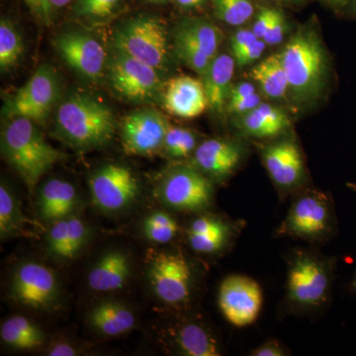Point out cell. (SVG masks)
Listing matches in <instances>:
<instances>
[{"mask_svg": "<svg viewBox=\"0 0 356 356\" xmlns=\"http://www.w3.org/2000/svg\"><path fill=\"white\" fill-rule=\"evenodd\" d=\"M163 106L168 113L180 118L200 116L209 107L203 81L191 76L170 79L163 93Z\"/></svg>", "mask_w": 356, "mask_h": 356, "instance_id": "cell-19", "label": "cell"}, {"mask_svg": "<svg viewBox=\"0 0 356 356\" xmlns=\"http://www.w3.org/2000/svg\"><path fill=\"white\" fill-rule=\"evenodd\" d=\"M0 337L4 343L16 350H33L44 341L43 332L23 316H13L2 323Z\"/></svg>", "mask_w": 356, "mask_h": 356, "instance_id": "cell-27", "label": "cell"}, {"mask_svg": "<svg viewBox=\"0 0 356 356\" xmlns=\"http://www.w3.org/2000/svg\"><path fill=\"white\" fill-rule=\"evenodd\" d=\"M198 147L197 136L188 129L170 126L163 149L173 159H185L194 154Z\"/></svg>", "mask_w": 356, "mask_h": 356, "instance_id": "cell-33", "label": "cell"}, {"mask_svg": "<svg viewBox=\"0 0 356 356\" xmlns=\"http://www.w3.org/2000/svg\"><path fill=\"white\" fill-rule=\"evenodd\" d=\"M261 104V97L257 93L248 96V97L243 98L238 102H229L227 105V108L231 114H238L242 116L243 114L248 113L254 108H257L259 105Z\"/></svg>", "mask_w": 356, "mask_h": 356, "instance_id": "cell-42", "label": "cell"}, {"mask_svg": "<svg viewBox=\"0 0 356 356\" xmlns=\"http://www.w3.org/2000/svg\"><path fill=\"white\" fill-rule=\"evenodd\" d=\"M74 0H49V3L54 8H63L69 6V4L74 3Z\"/></svg>", "mask_w": 356, "mask_h": 356, "instance_id": "cell-48", "label": "cell"}, {"mask_svg": "<svg viewBox=\"0 0 356 356\" xmlns=\"http://www.w3.org/2000/svg\"><path fill=\"white\" fill-rule=\"evenodd\" d=\"M11 294L24 306L44 309L58 298V280L55 273L38 262L27 261L16 268L11 280Z\"/></svg>", "mask_w": 356, "mask_h": 356, "instance_id": "cell-16", "label": "cell"}, {"mask_svg": "<svg viewBox=\"0 0 356 356\" xmlns=\"http://www.w3.org/2000/svg\"><path fill=\"white\" fill-rule=\"evenodd\" d=\"M131 264L122 252H109L102 255L88 273V286L93 291L110 292L120 289L127 282Z\"/></svg>", "mask_w": 356, "mask_h": 356, "instance_id": "cell-22", "label": "cell"}, {"mask_svg": "<svg viewBox=\"0 0 356 356\" xmlns=\"http://www.w3.org/2000/svg\"><path fill=\"white\" fill-rule=\"evenodd\" d=\"M245 154V146L236 140L209 139L196 147L192 165L213 182H222L235 173Z\"/></svg>", "mask_w": 356, "mask_h": 356, "instance_id": "cell-18", "label": "cell"}, {"mask_svg": "<svg viewBox=\"0 0 356 356\" xmlns=\"http://www.w3.org/2000/svg\"><path fill=\"white\" fill-rule=\"evenodd\" d=\"M76 204V188L65 180H49L40 191V212L47 221L69 217Z\"/></svg>", "mask_w": 356, "mask_h": 356, "instance_id": "cell-25", "label": "cell"}, {"mask_svg": "<svg viewBox=\"0 0 356 356\" xmlns=\"http://www.w3.org/2000/svg\"><path fill=\"white\" fill-rule=\"evenodd\" d=\"M159 196L170 209L199 214L212 207L214 182L193 165H178L163 177Z\"/></svg>", "mask_w": 356, "mask_h": 356, "instance_id": "cell-6", "label": "cell"}, {"mask_svg": "<svg viewBox=\"0 0 356 356\" xmlns=\"http://www.w3.org/2000/svg\"><path fill=\"white\" fill-rule=\"evenodd\" d=\"M58 91L55 70L49 65H42L7 103L6 113L8 118L23 117L43 124L57 102Z\"/></svg>", "mask_w": 356, "mask_h": 356, "instance_id": "cell-10", "label": "cell"}, {"mask_svg": "<svg viewBox=\"0 0 356 356\" xmlns=\"http://www.w3.org/2000/svg\"><path fill=\"white\" fill-rule=\"evenodd\" d=\"M250 356H287L291 355L289 348L278 339H269L248 353Z\"/></svg>", "mask_w": 356, "mask_h": 356, "instance_id": "cell-38", "label": "cell"}, {"mask_svg": "<svg viewBox=\"0 0 356 356\" xmlns=\"http://www.w3.org/2000/svg\"><path fill=\"white\" fill-rule=\"evenodd\" d=\"M277 11L278 9L270 8V7H264L259 10L252 29L257 38L261 40L264 38Z\"/></svg>", "mask_w": 356, "mask_h": 356, "instance_id": "cell-40", "label": "cell"}, {"mask_svg": "<svg viewBox=\"0 0 356 356\" xmlns=\"http://www.w3.org/2000/svg\"><path fill=\"white\" fill-rule=\"evenodd\" d=\"M24 1L35 13L41 14V15L48 16L53 9V7L49 3V0H24Z\"/></svg>", "mask_w": 356, "mask_h": 356, "instance_id": "cell-45", "label": "cell"}, {"mask_svg": "<svg viewBox=\"0 0 356 356\" xmlns=\"http://www.w3.org/2000/svg\"><path fill=\"white\" fill-rule=\"evenodd\" d=\"M63 60L81 76L90 79L102 76L106 53L98 40L79 31L63 33L55 40Z\"/></svg>", "mask_w": 356, "mask_h": 356, "instance_id": "cell-17", "label": "cell"}, {"mask_svg": "<svg viewBox=\"0 0 356 356\" xmlns=\"http://www.w3.org/2000/svg\"><path fill=\"white\" fill-rule=\"evenodd\" d=\"M261 161L281 201L310 186L301 149L293 138H280L262 147Z\"/></svg>", "mask_w": 356, "mask_h": 356, "instance_id": "cell-9", "label": "cell"}, {"mask_svg": "<svg viewBox=\"0 0 356 356\" xmlns=\"http://www.w3.org/2000/svg\"><path fill=\"white\" fill-rule=\"evenodd\" d=\"M24 53L22 37L13 21L2 17L0 21V67L10 70Z\"/></svg>", "mask_w": 356, "mask_h": 356, "instance_id": "cell-30", "label": "cell"}, {"mask_svg": "<svg viewBox=\"0 0 356 356\" xmlns=\"http://www.w3.org/2000/svg\"><path fill=\"white\" fill-rule=\"evenodd\" d=\"M245 226L243 220H232L208 211L199 213L187 227V243L196 254H222L233 247Z\"/></svg>", "mask_w": 356, "mask_h": 356, "instance_id": "cell-13", "label": "cell"}, {"mask_svg": "<svg viewBox=\"0 0 356 356\" xmlns=\"http://www.w3.org/2000/svg\"><path fill=\"white\" fill-rule=\"evenodd\" d=\"M91 197L106 212L125 209L139 194L137 178L127 166L110 163L97 170L89 180Z\"/></svg>", "mask_w": 356, "mask_h": 356, "instance_id": "cell-14", "label": "cell"}, {"mask_svg": "<svg viewBox=\"0 0 356 356\" xmlns=\"http://www.w3.org/2000/svg\"><path fill=\"white\" fill-rule=\"evenodd\" d=\"M337 232L336 207L331 193L310 185L291 196L286 216L274 236L302 241L315 247L330 242Z\"/></svg>", "mask_w": 356, "mask_h": 356, "instance_id": "cell-4", "label": "cell"}, {"mask_svg": "<svg viewBox=\"0 0 356 356\" xmlns=\"http://www.w3.org/2000/svg\"><path fill=\"white\" fill-rule=\"evenodd\" d=\"M124 0H74L72 11L79 17L93 21L108 19L120 9Z\"/></svg>", "mask_w": 356, "mask_h": 356, "instance_id": "cell-34", "label": "cell"}, {"mask_svg": "<svg viewBox=\"0 0 356 356\" xmlns=\"http://www.w3.org/2000/svg\"><path fill=\"white\" fill-rule=\"evenodd\" d=\"M170 124L165 115L154 109L131 112L121 125L122 146L126 154L147 156L163 146Z\"/></svg>", "mask_w": 356, "mask_h": 356, "instance_id": "cell-15", "label": "cell"}, {"mask_svg": "<svg viewBox=\"0 0 356 356\" xmlns=\"http://www.w3.org/2000/svg\"><path fill=\"white\" fill-rule=\"evenodd\" d=\"M175 50L180 60L187 67L203 76L212 63V58L208 57L197 46L180 35L175 34Z\"/></svg>", "mask_w": 356, "mask_h": 356, "instance_id": "cell-36", "label": "cell"}, {"mask_svg": "<svg viewBox=\"0 0 356 356\" xmlns=\"http://www.w3.org/2000/svg\"><path fill=\"white\" fill-rule=\"evenodd\" d=\"M177 34L197 46L212 60L218 56L222 44L221 30L214 23L202 18H192L178 26Z\"/></svg>", "mask_w": 356, "mask_h": 356, "instance_id": "cell-29", "label": "cell"}, {"mask_svg": "<svg viewBox=\"0 0 356 356\" xmlns=\"http://www.w3.org/2000/svg\"><path fill=\"white\" fill-rule=\"evenodd\" d=\"M218 19L231 26L247 23L254 13L252 0H212Z\"/></svg>", "mask_w": 356, "mask_h": 356, "instance_id": "cell-32", "label": "cell"}, {"mask_svg": "<svg viewBox=\"0 0 356 356\" xmlns=\"http://www.w3.org/2000/svg\"><path fill=\"white\" fill-rule=\"evenodd\" d=\"M255 88L254 84L250 83H241L233 86L229 92V102H235L238 100H242L243 98L248 97V96L254 95Z\"/></svg>", "mask_w": 356, "mask_h": 356, "instance_id": "cell-43", "label": "cell"}, {"mask_svg": "<svg viewBox=\"0 0 356 356\" xmlns=\"http://www.w3.org/2000/svg\"><path fill=\"white\" fill-rule=\"evenodd\" d=\"M250 76L259 83L264 95L273 99L284 97L289 89L286 72L280 54L270 56L255 65L250 72Z\"/></svg>", "mask_w": 356, "mask_h": 356, "instance_id": "cell-28", "label": "cell"}, {"mask_svg": "<svg viewBox=\"0 0 356 356\" xmlns=\"http://www.w3.org/2000/svg\"><path fill=\"white\" fill-rule=\"evenodd\" d=\"M20 211L17 201L6 185L0 186V234L1 238L13 235L19 228Z\"/></svg>", "mask_w": 356, "mask_h": 356, "instance_id": "cell-35", "label": "cell"}, {"mask_svg": "<svg viewBox=\"0 0 356 356\" xmlns=\"http://www.w3.org/2000/svg\"><path fill=\"white\" fill-rule=\"evenodd\" d=\"M289 88L300 100L317 97L329 79V58L314 26L304 25L280 54Z\"/></svg>", "mask_w": 356, "mask_h": 356, "instance_id": "cell-3", "label": "cell"}, {"mask_svg": "<svg viewBox=\"0 0 356 356\" xmlns=\"http://www.w3.org/2000/svg\"><path fill=\"white\" fill-rule=\"evenodd\" d=\"M48 355L51 356H74L76 355V350L72 344L67 343H58L51 346L48 351Z\"/></svg>", "mask_w": 356, "mask_h": 356, "instance_id": "cell-44", "label": "cell"}, {"mask_svg": "<svg viewBox=\"0 0 356 356\" xmlns=\"http://www.w3.org/2000/svg\"><path fill=\"white\" fill-rule=\"evenodd\" d=\"M343 13H346V15L350 16L351 18L356 19V0H353V2L348 6V8L343 11Z\"/></svg>", "mask_w": 356, "mask_h": 356, "instance_id": "cell-49", "label": "cell"}, {"mask_svg": "<svg viewBox=\"0 0 356 356\" xmlns=\"http://www.w3.org/2000/svg\"><path fill=\"white\" fill-rule=\"evenodd\" d=\"M56 127L70 146L86 151L108 144L115 132V118L105 103L89 95H74L58 106Z\"/></svg>", "mask_w": 356, "mask_h": 356, "instance_id": "cell-5", "label": "cell"}, {"mask_svg": "<svg viewBox=\"0 0 356 356\" xmlns=\"http://www.w3.org/2000/svg\"><path fill=\"white\" fill-rule=\"evenodd\" d=\"M114 47L156 70L168 60L165 25L156 16L139 15L126 21L114 35Z\"/></svg>", "mask_w": 356, "mask_h": 356, "instance_id": "cell-7", "label": "cell"}, {"mask_svg": "<svg viewBox=\"0 0 356 356\" xmlns=\"http://www.w3.org/2000/svg\"><path fill=\"white\" fill-rule=\"evenodd\" d=\"M88 229L83 220L67 217L54 222L48 233L49 250L60 259H74L83 247Z\"/></svg>", "mask_w": 356, "mask_h": 356, "instance_id": "cell-24", "label": "cell"}, {"mask_svg": "<svg viewBox=\"0 0 356 356\" xmlns=\"http://www.w3.org/2000/svg\"><path fill=\"white\" fill-rule=\"evenodd\" d=\"M346 186H348V188L351 189V191L356 192L355 182H348V184H346Z\"/></svg>", "mask_w": 356, "mask_h": 356, "instance_id": "cell-51", "label": "cell"}, {"mask_svg": "<svg viewBox=\"0 0 356 356\" xmlns=\"http://www.w3.org/2000/svg\"><path fill=\"white\" fill-rule=\"evenodd\" d=\"M284 294L278 307V318L314 316L332 301L337 259L323 254L317 248L298 247L286 257Z\"/></svg>", "mask_w": 356, "mask_h": 356, "instance_id": "cell-1", "label": "cell"}, {"mask_svg": "<svg viewBox=\"0 0 356 356\" xmlns=\"http://www.w3.org/2000/svg\"><path fill=\"white\" fill-rule=\"evenodd\" d=\"M266 44L264 40L257 39L248 49H245L240 55L234 57L235 58L236 65L238 67H245V65L252 64L255 60H259L266 50Z\"/></svg>", "mask_w": 356, "mask_h": 356, "instance_id": "cell-39", "label": "cell"}, {"mask_svg": "<svg viewBox=\"0 0 356 356\" xmlns=\"http://www.w3.org/2000/svg\"><path fill=\"white\" fill-rule=\"evenodd\" d=\"M350 290L353 294H356V271L353 275V280L350 281Z\"/></svg>", "mask_w": 356, "mask_h": 356, "instance_id": "cell-50", "label": "cell"}, {"mask_svg": "<svg viewBox=\"0 0 356 356\" xmlns=\"http://www.w3.org/2000/svg\"><path fill=\"white\" fill-rule=\"evenodd\" d=\"M264 293L250 276L232 274L220 284L218 305L227 322L236 327L254 324L261 315Z\"/></svg>", "mask_w": 356, "mask_h": 356, "instance_id": "cell-11", "label": "cell"}, {"mask_svg": "<svg viewBox=\"0 0 356 356\" xmlns=\"http://www.w3.org/2000/svg\"><path fill=\"white\" fill-rule=\"evenodd\" d=\"M252 30L240 29L233 35L231 40L232 51H233V57L240 55L245 49H248L254 42L257 41Z\"/></svg>", "mask_w": 356, "mask_h": 356, "instance_id": "cell-41", "label": "cell"}, {"mask_svg": "<svg viewBox=\"0 0 356 356\" xmlns=\"http://www.w3.org/2000/svg\"><path fill=\"white\" fill-rule=\"evenodd\" d=\"M149 281L156 297L166 305L186 308L193 297L195 269L181 252H163L152 262Z\"/></svg>", "mask_w": 356, "mask_h": 356, "instance_id": "cell-8", "label": "cell"}, {"mask_svg": "<svg viewBox=\"0 0 356 356\" xmlns=\"http://www.w3.org/2000/svg\"><path fill=\"white\" fill-rule=\"evenodd\" d=\"M238 127L248 137L273 140L282 137L290 128V119L282 110L261 103L257 108L241 116Z\"/></svg>", "mask_w": 356, "mask_h": 356, "instance_id": "cell-21", "label": "cell"}, {"mask_svg": "<svg viewBox=\"0 0 356 356\" xmlns=\"http://www.w3.org/2000/svg\"><path fill=\"white\" fill-rule=\"evenodd\" d=\"M170 339L173 348L181 355H221L217 337L207 325L195 318H184L173 325Z\"/></svg>", "mask_w": 356, "mask_h": 356, "instance_id": "cell-20", "label": "cell"}, {"mask_svg": "<svg viewBox=\"0 0 356 356\" xmlns=\"http://www.w3.org/2000/svg\"><path fill=\"white\" fill-rule=\"evenodd\" d=\"M109 60V81L114 90L131 102H147L158 95V70L114 49Z\"/></svg>", "mask_w": 356, "mask_h": 356, "instance_id": "cell-12", "label": "cell"}, {"mask_svg": "<svg viewBox=\"0 0 356 356\" xmlns=\"http://www.w3.org/2000/svg\"><path fill=\"white\" fill-rule=\"evenodd\" d=\"M4 158L30 188L38 184L64 154L49 144L36 123L23 117H11L1 132Z\"/></svg>", "mask_w": 356, "mask_h": 356, "instance_id": "cell-2", "label": "cell"}, {"mask_svg": "<svg viewBox=\"0 0 356 356\" xmlns=\"http://www.w3.org/2000/svg\"><path fill=\"white\" fill-rule=\"evenodd\" d=\"M88 322L99 334L116 337L132 330L136 318L127 307L118 302L106 301L98 304L91 310Z\"/></svg>", "mask_w": 356, "mask_h": 356, "instance_id": "cell-26", "label": "cell"}, {"mask_svg": "<svg viewBox=\"0 0 356 356\" xmlns=\"http://www.w3.org/2000/svg\"><path fill=\"white\" fill-rule=\"evenodd\" d=\"M325 1L337 13H343L353 0H325Z\"/></svg>", "mask_w": 356, "mask_h": 356, "instance_id": "cell-46", "label": "cell"}, {"mask_svg": "<svg viewBox=\"0 0 356 356\" xmlns=\"http://www.w3.org/2000/svg\"><path fill=\"white\" fill-rule=\"evenodd\" d=\"M285 31H286V21H285L284 15L280 10L276 13L275 17L269 26L266 34L264 35V43L268 46H274V44H280L284 37Z\"/></svg>", "mask_w": 356, "mask_h": 356, "instance_id": "cell-37", "label": "cell"}, {"mask_svg": "<svg viewBox=\"0 0 356 356\" xmlns=\"http://www.w3.org/2000/svg\"><path fill=\"white\" fill-rule=\"evenodd\" d=\"M179 224L175 217L163 211H156L149 215L143 225L147 238L156 243H168L179 233Z\"/></svg>", "mask_w": 356, "mask_h": 356, "instance_id": "cell-31", "label": "cell"}, {"mask_svg": "<svg viewBox=\"0 0 356 356\" xmlns=\"http://www.w3.org/2000/svg\"><path fill=\"white\" fill-rule=\"evenodd\" d=\"M178 6L184 7V8H194L202 6L206 0H175Z\"/></svg>", "mask_w": 356, "mask_h": 356, "instance_id": "cell-47", "label": "cell"}, {"mask_svg": "<svg viewBox=\"0 0 356 356\" xmlns=\"http://www.w3.org/2000/svg\"><path fill=\"white\" fill-rule=\"evenodd\" d=\"M147 2H151V3H161V2L165 1V0H146Z\"/></svg>", "mask_w": 356, "mask_h": 356, "instance_id": "cell-52", "label": "cell"}, {"mask_svg": "<svg viewBox=\"0 0 356 356\" xmlns=\"http://www.w3.org/2000/svg\"><path fill=\"white\" fill-rule=\"evenodd\" d=\"M235 67L234 57L228 54H221L212 60L203 76L209 107L218 113H222L228 105Z\"/></svg>", "mask_w": 356, "mask_h": 356, "instance_id": "cell-23", "label": "cell"}]
</instances>
